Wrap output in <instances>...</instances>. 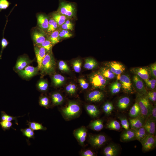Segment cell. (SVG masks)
I'll return each mask as SVG.
<instances>
[{"label":"cell","instance_id":"obj_1","mask_svg":"<svg viewBox=\"0 0 156 156\" xmlns=\"http://www.w3.org/2000/svg\"><path fill=\"white\" fill-rule=\"evenodd\" d=\"M81 108L77 102L71 101L61 110L62 114L66 120H70L78 117L80 114Z\"/></svg>","mask_w":156,"mask_h":156},{"label":"cell","instance_id":"obj_2","mask_svg":"<svg viewBox=\"0 0 156 156\" xmlns=\"http://www.w3.org/2000/svg\"><path fill=\"white\" fill-rule=\"evenodd\" d=\"M56 63L51 52H47L42 60L40 70L42 75L50 74L55 70Z\"/></svg>","mask_w":156,"mask_h":156},{"label":"cell","instance_id":"obj_3","mask_svg":"<svg viewBox=\"0 0 156 156\" xmlns=\"http://www.w3.org/2000/svg\"><path fill=\"white\" fill-rule=\"evenodd\" d=\"M136 100L140 107L141 114L145 119L150 116L153 106L150 104L147 95L138 93Z\"/></svg>","mask_w":156,"mask_h":156},{"label":"cell","instance_id":"obj_4","mask_svg":"<svg viewBox=\"0 0 156 156\" xmlns=\"http://www.w3.org/2000/svg\"><path fill=\"white\" fill-rule=\"evenodd\" d=\"M89 79L94 89H104L108 82L107 79L104 77L99 71L92 74Z\"/></svg>","mask_w":156,"mask_h":156},{"label":"cell","instance_id":"obj_5","mask_svg":"<svg viewBox=\"0 0 156 156\" xmlns=\"http://www.w3.org/2000/svg\"><path fill=\"white\" fill-rule=\"evenodd\" d=\"M75 5L73 3L61 0L60 1L57 12L67 17H71L74 14Z\"/></svg>","mask_w":156,"mask_h":156},{"label":"cell","instance_id":"obj_6","mask_svg":"<svg viewBox=\"0 0 156 156\" xmlns=\"http://www.w3.org/2000/svg\"><path fill=\"white\" fill-rule=\"evenodd\" d=\"M142 146L144 152H147L153 149L156 145V138L154 135L147 134L140 141Z\"/></svg>","mask_w":156,"mask_h":156},{"label":"cell","instance_id":"obj_7","mask_svg":"<svg viewBox=\"0 0 156 156\" xmlns=\"http://www.w3.org/2000/svg\"><path fill=\"white\" fill-rule=\"evenodd\" d=\"M107 140L105 135L99 134L89 135L88 141L92 147L97 148L103 146L107 142Z\"/></svg>","mask_w":156,"mask_h":156},{"label":"cell","instance_id":"obj_8","mask_svg":"<svg viewBox=\"0 0 156 156\" xmlns=\"http://www.w3.org/2000/svg\"><path fill=\"white\" fill-rule=\"evenodd\" d=\"M73 134L79 144L81 146H83L87 134L86 128L82 126L77 129L74 130Z\"/></svg>","mask_w":156,"mask_h":156},{"label":"cell","instance_id":"obj_9","mask_svg":"<svg viewBox=\"0 0 156 156\" xmlns=\"http://www.w3.org/2000/svg\"><path fill=\"white\" fill-rule=\"evenodd\" d=\"M39 70L38 66L34 67L28 66L23 69L18 71V73L19 75L23 78L27 79L37 75Z\"/></svg>","mask_w":156,"mask_h":156},{"label":"cell","instance_id":"obj_10","mask_svg":"<svg viewBox=\"0 0 156 156\" xmlns=\"http://www.w3.org/2000/svg\"><path fill=\"white\" fill-rule=\"evenodd\" d=\"M130 71L144 81L150 78L151 74L149 69L147 67L133 68L131 69Z\"/></svg>","mask_w":156,"mask_h":156},{"label":"cell","instance_id":"obj_11","mask_svg":"<svg viewBox=\"0 0 156 156\" xmlns=\"http://www.w3.org/2000/svg\"><path fill=\"white\" fill-rule=\"evenodd\" d=\"M119 80L124 92L127 94L132 93V84L129 76L126 75H121Z\"/></svg>","mask_w":156,"mask_h":156},{"label":"cell","instance_id":"obj_12","mask_svg":"<svg viewBox=\"0 0 156 156\" xmlns=\"http://www.w3.org/2000/svg\"><path fill=\"white\" fill-rule=\"evenodd\" d=\"M115 74H121L125 70V67L121 63L115 61L107 63L105 64Z\"/></svg>","mask_w":156,"mask_h":156},{"label":"cell","instance_id":"obj_13","mask_svg":"<svg viewBox=\"0 0 156 156\" xmlns=\"http://www.w3.org/2000/svg\"><path fill=\"white\" fill-rule=\"evenodd\" d=\"M133 80L134 86L138 93L147 95L148 92L141 79L135 75L133 77Z\"/></svg>","mask_w":156,"mask_h":156},{"label":"cell","instance_id":"obj_14","mask_svg":"<svg viewBox=\"0 0 156 156\" xmlns=\"http://www.w3.org/2000/svg\"><path fill=\"white\" fill-rule=\"evenodd\" d=\"M44 32L40 29H35L33 31L32 38L36 44H39L46 40V36Z\"/></svg>","mask_w":156,"mask_h":156},{"label":"cell","instance_id":"obj_15","mask_svg":"<svg viewBox=\"0 0 156 156\" xmlns=\"http://www.w3.org/2000/svg\"><path fill=\"white\" fill-rule=\"evenodd\" d=\"M155 120L150 116L146 119L143 127L147 133L155 135L156 131V124Z\"/></svg>","mask_w":156,"mask_h":156},{"label":"cell","instance_id":"obj_16","mask_svg":"<svg viewBox=\"0 0 156 156\" xmlns=\"http://www.w3.org/2000/svg\"><path fill=\"white\" fill-rule=\"evenodd\" d=\"M34 49L38 63V67L40 70L42 62L46 54L47 51L43 47L36 44L34 46Z\"/></svg>","mask_w":156,"mask_h":156},{"label":"cell","instance_id":"obj_17","mask_svg":"<svg viewBox=\"0 0 156 156\" xmlns=\"http://www.w3.org/2000/svg\"><path fill=\"white\" fill-rule=\"evenodd\" d=\"M32 62L27 57L24 56L19 57L17 60L15 66V70L18 72L23 69L29 66Z\"/></svg>","mask_w":156,"mask_h":156},{"label":"cell","instance_id":"obj_18","mask_svg":"<svg viewBox=\"0 0 156 156\" xmlns=\"http://www.w3.org/2000/svg\"><path fill=\"white\" fill-rule=\"evenodd\" d=\"M145 120V118L141 114L136 117L130 119L131 128L136 129L142 127Z\"/></svg>","mask_w":156,"mask_h":156},{"label":"cell","instance_id":"obj_19","mask_svg":"<svg viewBox=\"0 0 156 156\" xmlns=\"http://www.w3.org/2000/svg\"><path fill=\"white\" fill-rule=\"evenodd\" d=\"M119 152L118 146L114 144H111L107 145L104 148L103 153L105 156H116Z\"/></svg>","mask_w":156,"mask_h":156},{"label":"cell","instance_id":"obj_20","mask_svg":"<svg viewBox=\"0 0 156 156\" xmlns=\"http://www.w3.org/2000/svg\"><path fill=\"white\" fill-rule=\"evenodd\" d=\"M120 140L122 142H127L135 140V129L131 128L126 130L120 135Z\"/></svg>","mask_w":156,"mask_h":156},{"label":"cell","instance_id":"obj_21","mask_svg":"<svg viewBox=\"0 0 156 156\" xmlns=\"http://www.w3.org/2000/svg\"><path fill=\"white\" fill-rule=\"evenodd\" d=\"M37 25L39 28L44 32L47 31L49 26V20L47 17L43 14L37 16Z\"/></svg>","mask_w":156,"mask_h":156},{"label":"cell","instance_id":"obj_22","mask_svg":"<svg viewBox=\"0 0 156 156\" xmlns=\"http://www.w3.org/2000/svg\"><path fill=\"white\" fill-rule=\"evenodd\" d=\"M103 92L98 90H95L90 92L87 95V99L92 102H98L101 101L104 97Z\"/></svg>","mask_w":156,"mask_h":156},{"label":"cell","instance_id":"obj_23","mask_svg":"<svg viewBox=\"0 0 156 156\" xmlns=\"http://www.w3.org/2000/svg\"><path fill=\"white\" fill-rule=\"evenodd\" d=\"M88 127L95 131H100L103 127V120L101 119H97L92 121L89 123Z\"/></svg>","mask_w":156,"mask_h":156},{"label":"cell","instance_id":"obj_24","mask_svg":"<svg viewBox=\"0 0 156 156\" xmlns=\"http://www.w3.org/2000/svg\"><path fill=\"white\" fill-rule=\"evenodd\" d=\"M86 109L88 114L91 117H97L100 114V111L95 105L89 104L86 106Z\"/></svg>","mask_w":156,"mask_h":156},{"label":"cell","instance_id":"obj_25","mask_svg":"<svg viewBox=\"0 0 156 156\" xmlns=\"http://www.w3.org/2000/svg\"><path fill=\"white\" fill-rule=\"evenodd\" d=\"M99 71L104 77L107 79H113L115 77L116 75L107 67L101 68Z\"/></svg>","mask_w":156,"mask_h":156},{"label":"cell","instance_id":"obj_26","mask_svg":"<svg viewBox=\"0 0 156 156\" xmlns=\"http://www.w3.org/2000/svg\"><path fill=\"white\" fill-rule=\"evenodd\" d=\"M130 103V99L127 97H124L120 99L117 104L118 107L120 109L124 110L126 109Z\"/></svg>","mask_w":156,"mask_h":156},{"label":"cell","instance_id":"obj_27","mask_svg":"<svg viewBox=\"0 0 156 156\" xmlns=\"http://www.w3.org/2000/svg\"><path fill=\"white\" fill-rule=\"evenodd\" d=\"M52 103L54 105H60L63 102L64 98L61 94L58 92L53 93L51 96Z\"/></svg>","mask_w":156,"mask_h":156},{"label":"cell","instance_id":"obj_28","mask_svg":"<svg viewBox=\"0 0 156 156\" xmlns=\"http://www.w3.org/2000/svg\"><path fill=\"white\" fill-rule=\"evenodd\" d=\"M52 18L57 23L58 25H61L65 22L67 17L57 12L53 14Z\"/></svg>","mask_w":156,"mask_h":156},{"label":"cell","instance_id":"obj_29","mask_svg":"<svg viewBox=\"0 0 156 156\" xmlns=\"http://www.w3.org/2000/svg\"><path fill=\"white\" fill-rule=\"evenodd\" d=\"M27 124L29 127L34 131L43 130H47L46 127L43 126L41 124L35 122L27 121Z\"/></svg>","mask_w":156,"mask_h":156},{"label":"cell","instance_id":"obj_30","mask_svg":"<svg viewBox=\"0 0 156 156\" xmlns=\"http://www.w3.org/2000/svg\"><path fill=\"white\" fill-rule=\"evenodd\" d=\"M129 114L132 118L136 117L141 114L140 107L136 102L131 108Z\"/></svg>","mask_w":156,"mask_h":156},{"label":"cell","instance_id":"obj_31","mask_svg":"<svg viewBox=\"0 0 156 156\" xmlns=\"http://www.w3.org/2000/svg\"><path fill=\"white\" fill-rule=\"evenodd\" d=\"M97 65L96 60L92 58H87L85 61L84 68L87 70H92L95 68Z\"/></svg>","mask_w":156,"mask_h":156},{"label":"cell","instance_id":"obj_32","mask_svg":"<svg viewBox=\"0 0 156 156\" xmlns=\"http://www.w3.org/2000/svg\"><path fill=\"white\" fill-rule=\"evenodd\" d=\"M135 129V140L140 141L147 135V132L143 127Z\"/></svg>","mask_w":156,"mask_h":156},{"label":"cell","instance_id":"obj_33","mask_svg":"<svg viewBox=\"0 0 156 156\" xmlns=\"http://www.w3.org/2000/svg\"><path fill=\"white\" fill-rule=\"evenodd\" d=\"M53 83L54 86H58L61 85L65 81V78L59 74L54 75L52 78Z\"/></svg>","mask_w":156,"mask_h":156},{"label":"cell","instance_id":"obj_34","mask_svg":"<svg viewBox=\"0 0 156 156\" xmlns=\"http://www.w3.org/2000/svg\"><path fill=\"white\" fill-rule=\"evenodd\" d=\"M59 34V31L57 30H55L52 32L49 36V40L51 41L53 45L59 42L60 38Z\"/></svg>","mask_w":156,"mask_h":156},{"label":"cell","instance_id":"obj_35","mask_svg":"<svg viewBox=\"0 0 156 156\" xmlns=\"http://www.w3.org/2000/svg\"><path fill=\"white\" fill-rule=\"evenodd\" d=\"M19 117H14L9 115L7 114L5 112L2 111L1 112L0 120H6L10 122L12 120H14L16 124L17 125H18L17 118Z\"/></svg>","mask_w":156,"mask_h":156},{"label":"cell","instance_id":"obj_36","mask_svg":"<svg viewBox=\"0 0 156 156\" xmlns=\"http://www.w3.org/2000/svg\"><path fill=\"white\" fill-rule=\"evenodd\" d=\"M21 131L23 135L27 137L29 139L34 138L35 133L34 131L29 127L21 129Z\"/></svg>","mask_w":156,"mask_h":156},{"label":"cell","instance_id":"obj_37","mask_svg":"<svg viewBox=\"0 0 156 156\" xmlns=\"http://www.w3.org/2000/svg\"><path fill=\"white\" fill-rule=\"evenodd\" d=\"M107 128L110 130H118L120 128V125L117 120H112L107 124Z\"/></svg>","mask_w":156,"mask_h":156},{"label":"cell","instance_id":"obj_38","mask_svg":"<svg viewBox=\"0 0 156 156\" xmlns=\"http://www.w3.org/2000/svg\"><path fill=\"white\" fill-rule=\"evenodd\" d=\"M58 26V24L53 18L50 19L49 20L48 27L47 31L49 33H51L56 30Z\"/></svg>","mask_w":156,"mask_h":156},{"label":"cell","instance_id":"obj_39","mask_svg":"<svg viewBox=\"0 0 156 156\" xmlns=\"http://www.w3.org/2000/svg\"><path fill=\"white\" fill-rule=\"evenodd\" d=\"M121 88L120 83L117 81L113 83L110 86V90L112 93L115 94L118 93Z\"/></svg>","mask_w":156,"mask_h":156},{"label":"cell","instance_id":"obj_40","mask_svg":"<svg viewBox=\"0 0 156 156\" xmlns=\"http://www.w3.org/2000/svg\"><path fill=\"white\" fill-rule=\"evenodd\" d=\"M39 103L40 106L48 108L50 106V101L49 98L45 96H41L39 98Z\"/></svg>","mask_w":156,"mask_h":156},{"label":"cell","instance_id":"obj_41","mask_svg":"<svg viewBox=\"0 0 156 156\" xmlns=\"http://www.w3.org/2000/svg\"><path fill=\"white\" fill-rule=\"evenodd\" d=\"M37 86L39 90L41 92H45L48 89V84L46 80L42 79L38 81Z\"/></svg>","mask_w":156,"mask_h":156},{"label":"cell","instance_id":"obj_42","mask_svg":"<svg viewBox=\"0 0 156 156\" xmlns=\"http://www.w3.org/2000/svg\"><path fill=\"white\" fill-rule=\"evenodd\" d=\"M102 108L105 114L107 115H109L111 114L114 108L112 103L107 102L103 105L102 107Z\"/></svg>","mask_w":156,"mask_h":156},{"label":"cell","instance_id":"obj_43","mask_svg":"<svg viewBox=\"0 0 156 156\" xmlns=\"http://www.w3.org/2000/svg\"><path fill=\"white\" fill-rule=\"evenodd\" d=\"M37 45L44 48L47 52L51 51L53 46L51 42L49 39L46 40L41 44Z\"/></svg>","mask_w":156,"mask_h":156},{"label":"cell","instance_id":"obj_44","mask_svg":"<svg viewBox=\"0 0 156 156\" xmlns=\"http://www.w3.org/2000/svg\"><path fill=\"white\" fill-rule=\"evenodd\" d=\"M73 68L75 71L77 73L80 72L81 69L82 62L79 60L74 61L72 63Z\"/></svg>","mask_w":156,"mask_h":156},{"label":"cell","instance_id":"obj_45","mask_svg":"<svg viewBox=\"0 0 156 156\" xmlns=\"http://www.w3.org/2000/svg\"><path fill=\"white\" fill-rule=\"evenodd\" d=\"M0 125L2 129L4 131L9 130L12 127V124L11 122L6 120H2L0 121Z\"/></svg>","mask_w":156,"mask_h":156},{"label":"cell","instance_id":"obj_46","mask_svg":"<svg viewBox=\"0 0 156 156\" xmlns=\"http://www.w3.org/2000/svg\"><path fill=\"white\" fill-rule=\"evenodd\" d=\"M76 87L74 84L70 83L67 85L66 88V92L69 94L72 95L76 92Z\"/></svg>","mask_w":156,"mask_h":156},{"label":"cell","instance_id":"obj_47","mask_svg":"<svg viewBox=\"0 0 156 156\" xmlns=\"http://www.w3.org/2000/svg\"><path fill=\"white\" fill-rule=\"evenodd\" d=\"M59 69L61 71L67 72L69 71V68L67 64L64 61L61 60L58 63Z\"/></svg>","mask_w":156,"mask_h":156},{"label":"cell","instance_id":"obj_48","mask_svg":"<svg viewBox=\"0 0 156 156\" xmlns=\"http://www.w3.org/2000/svg\"><path fill=\"white\" fill-rule=\"evenodd\" d=\"M146 85L151 89H154L155 88L156 80L155 79H148L144 81Z\"/></svg>","mask_w":156,"mask_h":156},{"label":"cell","instance_id":"obj_49","mask_svg":"<svg viewBox=\"0 0 156 156\" xmlns=\"http://www.w3.org/2000/svg\"><path fill=\"white\" fill-rule=\"evenodd\" d=\"M80 155L82 156H94L95 153L90 149H86L80 151Z\"/></svg>","mask_w":156,"mask_h":156},{"label":"cell","instance_id":"obj_50","mask_svg":"<svg viewBox=\"0 0 156 156\" xmlns=\"http://www.w3.org/2000/svg\"><path fill=\"white\" fill-rule=\"evenodd\" d=\"M120 120L121 124L123 128L125 130H127L129 129L130 124L128 120L124 118H119Z\"/></svg>","mask_w":156,"mask_h":156},{"label":"cell","instance_id":"obj_51","mask_svg":"<svg viewBox=\"0 0 156 156\" xmlns=\"http://www.w3.org/2000/svg\"><path fill=\"white\" fill-rule=\"evenodd\" d=\"M1 50L0 52V59H1V56L3 51L5 48L8 45L9 42L8 40L5 38L3 36L1 42Z\"/></svg>","mask_w":156,"mask_h":156},{"label":"cell","instance_id":"obj_52","mask_svg":"<svg viewBox=\"0 0 156 156\" xmlns=\"http://www.w3.org/2000/svg\"><path fill=\"white\" fill-rule=\"evenodd\" d=\"M59 36L60 38H68L72 36V34L68 30L63 29L59 32Z\"/></svg>","mask_w":156,"mask_h":156},{"label":"cell","instance_id":"obj_53","mask_svg":"<svg viewBox=\"0 0 156 156\" xmlns=\"http://www.w3.org/2000/svg\"><path fill=\"white\" fill-rule=\"evenodd\" d=\"M10 3L7 0H0V11L8 7Z\"/></svg>","mask_w":156,"mask_h":156},{"label":"cell","instance_id":"obj_54","mask_svg":"<svg viewBox=\"0 0 156 156\" xmlns=\"http://www.w3.org/2000/svg\"><path fill=\"white\" fill-rule=\"evenodd\" d=\"M151 75L155 79L156 78V62L151 64L149 68Z\"/></svg>","mask_w":156,"mask_h":156},{"label":"cell","instance_id":"obj_55","mask_svg":"<svg viewBox=\"0 0 156 156\" xmlns=\"http://www.w3.org/2000/svg\"><path fill=\"white\" fill-rule=\"evenodd\" d=\"M147 95L148 99L153 102L156 101V92L155 91H150L148 92Z\"/></svg>","mask_w":156,"mask_h":156},{"label":"cell","instance_id":"obj_56","mask_svg":"<svg viewBox=\"0 0 156 156\" xmlns=\"http://www.w3.org/2000/svg\"><path fill=\"white\" fill-rule=\"evenodd\" d=\"M78 81L81 87L83 89H86L88 88L89 84L85 79L83 78L80 79L78 80Z\"/></svg>","mask_w":156,"mask_h":156},{"label":"cell","instance_id":"obj_57","mask_svg":"<svg viewBox=\"0 0 156 156\" xmlns=\"http://www.w3.org/2000/svg\"><path fill=\"white\" fill-rule=\"evenodd\" d=\"M73 25H70L64 23L61 25L62 29L65 30H72L73 29Z\"/></svg>","mask_w":156,"mask_h":156},{"label":"cell","instance_id":"obj_58","mask_svg":"<svg viewBox=\"0 0 156 156\" xmlns=\"http://www.w3.org/2000/svg\"><path fill=\"white\" fill-rule=\"evenodd\" d=\"M151 115L152 116L153 118L155 120L156 119V108L155 106L153 107Z\"/></svg>","mask_w":156,"mask_h":156},{"label":"cell","instance_id":"obj_59","mask_svg":"<svg viewBox=\"0 0 156 156\" xmlns=\"http://www.w3.org/2000/svg\"><path fill=\"white\" fill-rule=\"evenodd\" d=\"M65 23L66 24H68V25H73V24H72V23L69 20H66L65 22L64 23Z\"/></svg>","mask_w":156,"mask_h":156},{"label":"cell","instance_id":"obj_60","mask_svg":"<svg viewBox=\"0 0 156 156\" xmlns=\"http://www.w3.org/2000/svg\"><path fill=\"white\" fill-rule=\"evenodd\" d=\"M121 76V74H119L117 75V80H119Z\"/></svg>","mask_w":156,"mask_h":156}]
</instances>
